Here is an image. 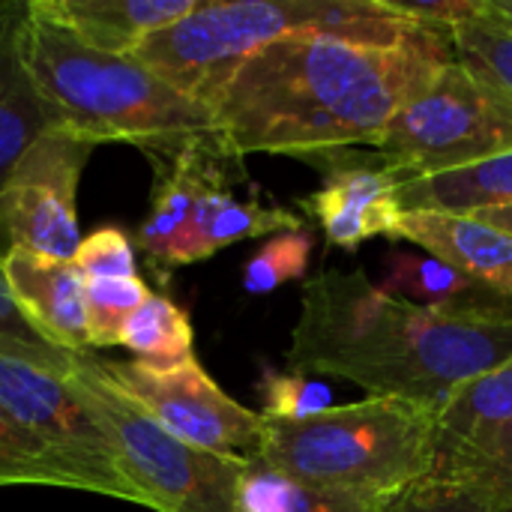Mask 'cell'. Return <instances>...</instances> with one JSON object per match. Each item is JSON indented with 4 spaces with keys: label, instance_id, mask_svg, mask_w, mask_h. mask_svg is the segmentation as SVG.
<instances>
[{
    "label": "cell",
    "instance_id": "cell-23",
    "mask_svg": "<svg viewBox=\"0 0 512 512\" xmlns=\"http://www.w3.org/2000/svg\"><path fill=\"white\" fill-rule=\"evenodd\" d=\"M390 512H510V501L501 483L474 474L435 471L402 492Z\"/></svg>",
    "mask_w": 512,
    "mask_h": 512
},
{
    "label": "cell",
    "instance_id": "cell-7",
    "mask_svg": "<svg viewBox=\"0 0 512 512\" xmlns=\"http://www.w3.org/2000/svg\"><path fill=\"white\" fill-rule=\"evenodd\" d=\"M399 177H429L512 153V93L456 54L375 138Z\"/></svg>",
    "mask_w": 512,
    "mask_h": 512
},
{
    "label": "cell",
    "instance_id": "cell-17",
    "mask_svg": "<svg viewBox=\"0 0 512 512\" xmlns=\"http://www.w3.org/2000/svg\"><path fill=\"white\" fill-rule=\"evenodd\" d=\"M24 33L27 3L0 0V186L18 156L51 129L48 108L27 66Z\"/></svg>",
    "mask_w": 512,
    "mask_h": 512
},
{
    "label": "cell",
    "instance_id": "cell-4",
    "mask_svg": "<svg viewBox=\"0 0 512 512\" xmlns=\"http://www.w3.org/2000/svg\"><path fill=\"white\" fill-rule=\"evenodd\" d=\"M300 33L402 45L435 30L396 15L387 0H198L189 15L147 36L132 57L210 108L249 57Z\"/></svg>",
    "mask_w": 512,
    "mask_h": 512
},
{
    "label": "cell",
    "instance_id": "cell-28",
    "mask_svg": "<svg viewBox=\"0 0 512 512\" xmlns=\"http://www.w3.org/2000/svg\"><path fill=\"white\" fill-rule=\"evenodd\" d=\"M483 12V9H480ZM453 48L462 60L480 66L489 72L498 84H504L512 93V33L501 24L474 15L468 21H459L450 30Z\"/></svg>",
    "mask_w": 512,
    "mask_h": 512
},
{
    "label": "cell",
    "instance_id": "cell-14",
    "mask_svg": "<svg viewBox=\"0 0 512 512\" xmlns=\"http://www.w3.org/2000/svg\"><path fill=\"white\" fill-rule=\"evenodd\" d=\"M393 240L414 243L512 300V234L486 225L474 213L411 210L399 216Z\"/></svg>",
    "mask_w": 512,
    "mask_h": 512
},
{
    "label": "cell",
    "instance_id": "cell-13",
    "mask_svg": "<svg viewBox=\"0 0 512 512\" xmlns=\"http://www.w3.org/2000/svg\"><path fill=\"white\" fill-rule=\"evenodd\" d=\"M3 273L21 315L48 345L87 354V279L72 261L12 246L3 252Z\"/></svg>",
    "mask_w": 512,
    "mask_h": 512
},
{
    "label": "cell",
    "instance_id": "cell-33",
    "mask_svg": "<svg viewBox=\"0 0 512 512\" xmlns=\"http://www.w3.org/2000/svg\"><path fill=\"white\" fill-rule=\"evenodd\" d=\"M483 18L501 24L504 30L512 33V0H483Z\"/></svg>",
    "mask_w": 512,
    "mask_h": 512
},
{
    "label": "cell",
    "instance_id": "cell-2",
    "mask_svg": "<svg viewBox=\"0 0 512 512\" xmlns=\"http://www.w3.org/2000/svg\"><path fill=\"white\" fill-rule=\"evenodd\" d=\"M285 357L291 372L441 411L459 387L512 360V321L444 318L363 270H324L303 285Z\"/></svg>",
    "mask_w": 512,
    "mask_h": 512
},
{
    "label": "cell",
    "instance_id": "cell-18",
    "mask_svg": "<svg viewBox=\"0 0 512 512\" xmlns=\"http://www.w3.org/2000/svg\"><path fill=\"white\" fill-rule=\"evenodd\" d=\"M231 156L234 153H228L225 147L195 150V153H186L183 159H177L174 165L156 171L150 210H147V219L138 225L135 240H138L141 252L147 255V261L159 273L165 270V261H168L174 243L186 231L207 177L216 171V165H222Z\"/></svg>",
    "mask_w": 512,
    "mask_h": 512
},
{
    "label": "cell",
    "instance_id": "cell-19",
    "mask_svg": "<svg viewBox=\"0 0 512 512\" xmlns=\"http://www.w3.org/2000/svg\"><path fill=\"white\" fill-rule=\"evenodd\" d=\"M399 210L477 213L512 204V153L429 177H399Z\"/></svg>",
    "mask_w": 512,
    "mask_h": 512
},
{
    "label": "cell",
    "instance_id": "cell-3",
    "mask_svg": "<svg viewBox=\"0 0 512 512\" xmlns=\"http://www.w3.org/2000/svg\"><path fill=\"white\" fill-rule=\"evenodd\" d=\"M24 54L51 126L96 147H138L156 171L186 153L225 147L204 102L174 90L132 54H102L84 45L66 27L36 15L30 0Z\"/></svg>",
    "mask_w": 512,
    "mask_h": 512
},
{
    "label": "cell",
    "instance_id": "cell-34",
    "mask_svg": "<svg viewBox=\"0 0 512 512\" xmlns=\"http://www.w3.org/2000/svg\"><path fill=\"white\" fill-rule=\"evenodd\" d=\"M474 216L483 219L486 225L498 228V231L512 234V204H507V207H492V210H477Z\"/></svg>",
    "mask_w": 512,
    "mask_h": 512
},
{
    "label": "cell",
    "instance_id": "cell-5",
    "mask_svg": "<svg viewBox=\"0 0 512 512\" xmlns=\"http://www.w3.org/2000/svg\"><path fill=\"white\" fill-rule=\"evenodd\" d=\"M438 411L369 396L300 420H267L261 462L324 489L399 498L438 468Z\"/></svg>",
    "mask_w": 512,
    "mask_h": 512
},
{
    "label": "cell",
    "instance_id": "cell-9",
    "mask_svg": "<svg viewBox=\"0 0 512 512\" xmlns=\"http://www.w3.org/2000/svg\"><path fill=\"white\" fill-rule=\"evenodd\" d=\"M102 366L108 378L177 441L243 462L261 459L267 420L234 402L198 360L165 369L138 360Z\"/></svg>",
    "mask_w": 512,
    "mask_h": 512
},
{
    "label": "cell",
    "instance_id": "cell-8",
    "mask_svg": "<svg viewBox=\"0 0 512 512\" xmlns=\"http://www.w3.org/2000/svg\"><path fill=\"white\" fill-rule=\"evenodd\" d=\"M69 360L72 351L48 342L0 339V408L57 453L81 477L84 492L147 507L144 495L120 471L96 417L66 387Z\"/></svg>",
    "mask_w": 512,
    "mask_h": 512
},
{
    "label": "cell",
    "instance_id": "cell-15",
    "mask_svg": "<svg viewBox=\"0 0 512 512\" xmlns=\"http://www.w3.org/2000/svg\"><path fill=\"white\" fill-rule=\"evenodd\" d=\"M198 0H30V9L66 27L102 54H132L147 36L180 21Z\"/></svg>",
    "mask_w": 512,
    "mask_h": 512
},
{
    "label": "cell",
    "instance_id": "cell-36",
    "mask_svg": "<svg viewBox=\"0 0 512 512\" xmlns=\"http://www.w3.org/2000/svg\"><path fill=\"white\" fill-rule=\"evenodd\" d=\"M510 512H512V510H510Z\"/></svg>",
    "mask_w": 512,
    "mask_h": 512
},
{
    "label": "cell",
    "instance_id": "cell-12",
    "mask_svg": "<svg viewBox=\"0 0 512 512\" xmlns=\"http://www.w3.org/2000/svg\"><path fill=\"white\" fill-rule=\"evenodd\" d=\"M237 156L225 159L222 165H216V171L207 177L192 219L186 225V231L180 234V240L174 243L165 270L171 267H186V264H198L210 255H216L225 246H234L240 240H252V237H276L285 231H300L303 216H297L288 207H276V204H264L258 198H237L234 195V180H243Z\"/></svg>",
    "mask_w": 512,
    "mask_h": 512
},
{
    "label": "cell",
    "instance_id": "cell-11",
    "mask_svg": "<svg viewBox=\"0 0 512 512\" xmlns=\"http://www.w3.org/2000/svg\"><path fill=\"white\" fill-rule=\"evenodd\" d=\"M324 168V183L300 201L330 246L354 252L372 237H393L399 210V171L381 153L330 150L306 156Z\"/></svg>",
    "mask_w": 512,
    "mask_h": 512
},
{
    "label": "cell",
    "instance_id": "cell-24",
    "mask_svg": "<svg viewBox=\"0 0 512 512\" xmlns=\"http://www.w3.org/2000/svg\"><path fill=\"white\" fill-rule=\"evenodd\" d=\"M0 486H57L81 489V477L39 438L24 432L0 408Z\"/></svg>",
    "mask_w": 512,
    "mask_h": 512
},
{
    "label": "cell",
    "instance_id": "cell-22",
    "mask_svg": "<svg viewBox=\"0 0 512 512\" xmlns=\"http://www.w3.org/2000/svg\"><path fill=\"white\" fill-rule=\"evenodd\" d=\"M123 345L147 366H177L195 360V333L189 315L165 294H150L132 315L123 333Z\"/></svg>",
    "mask_w": 512,
    "mask_h": 512
},
{
    "label": "cell",
    "instance_id": "cell-26",
    "mask_svg": "<svg viewBox=\"0 0 512 512\" xmlns=\"http://www.w3.org/2000/svg\"><path fill=\"white\" fill-rule=\"evenodd\" d=\"M312 231H285L270 237L243 267V291L246 294H270L285 282L303 279L312 258Z\"/></svg>",
    "mask_w": 512,
    "mask_h": 512
},
{
    "label": "cell",
    "instance_id": "cell-32",
    "mask_svg": "<svg viewBox=\"0 0 512 512\" xmlns=\"http://www.w3.org/2000/svg\"><path fill=\"white\" fill-rule=\"evenodd\" d=\"M0 339H21V342H45L33 327L30 321L21 315L12 291H9V282H6V273H3V255H0Z\"/></svg>",
    "mask_w": 512,
    "mask_h": 512
},
{
    "label": "cell",
    "instance_id": "cell-16",
    "mask_svg": "<svg viewBox=\"0 0 512 512\" xmlns=\"http://www.w3.org/2000/svg\"><path fill=\"white\" fill-rule=\"evenodd\" d=\"M384 291L456 321H512V300L468 273L414 252H393L384 270Z\"/></svg>",
    "mask_w": 512,
    "mask_h": 512
},
{
    "label": "cell",
    "instance_id": "cell-10",
    "mask_svg": "<svg viewBox=\"0 0 512 512\" xmlns=\"http://www.w3.org/2000/svg\"><path fill=\"white\" fill-rule=\"evenodd\" d=\"M96 144L51 126L9 168L0 186V234L12 246L72 261L81 246L78 180Z\"/></svg>",
    "mask_w": 512,
    "mask_h": 512
},
{
    "label": "cell",
    "instance_id": "cell-6",
    "mask_svg": "<svg viewBox=\"0 0 512 512\" xmlns=\"http://www.w3.org/2000/svg\"><path fill=\"white\" fill-rule=\"evenodd\" d=\"M66 387L108 435L126 480L156 512H240L237 483L243 459L189 447L156 426L105 372L102 360L72 354Z\"/></svg>",
    "mask_w": 512,
    "mask_h": 512
},
{
    "label": "cell",
    "instance_id": "cell-25",
    "mask_svg": "<svg viewBox=\"0 0 512 512\" xmlns=\"http://www.w3.org/2000/svg\"><path fill=\"white\" fill-rule=\"evenodd\" d=\"M153 291L141 276L132 279H90L87 282V336L90 348L123 345L126 324L147 303Z\"/></svg>",
    "mask_w": 512,
    "mask_h": 512
},
{
    "label": "cell",
    "instance_id": "cell-30",
    "mask_svg": "<svg viewBox=\"0 0 512 512\" xmlns=\"http://www.w3.org/2000/svg\"><path fill=\"white\" fill-rule=\"evenodd\" d=\"M435 471L474 474V477H486L492 483L507 486L512 480V423L492 432L489 438L471 444V447H462L456 453L441 456Z\"/></svg>",
    "mask_w": 512,
    "mask_h": 512
},
{
    "label": "cell",
    "instance_id": "cell-27",
    "mask_svg": "<svg viewBox=\"0 0 512 512\" xmlns=\"http://www.w3.org/2000/svg\"><path fill=\"white\" fill-rule=\"evenodd\" d=\"M261 417L273 423H300L333 408V393L321 381L300 372L264 369L258 381Z\"/></svg>",
    "mask_w": 512,
    "mask_h": 512
},
{
    "label": "cell",
    "instance_id": "cell-21",
    "mask_svg": "<svg viewBox=\"0 0 512 512\" xmlns=\"http://www.w3.org/2000/svg\"><path fill=\"white\" fill-rule=\"evenodd\" d=\"M507 423H512V360L459 387L438 411V459L489 438Z\"/></svg>",
    "mask_w": 512,
    "mask_h": 512
},
{
    "label": "cell",
    "instance_id": "cell-35",
    "mask_svg": "<svg viewBox=\"0 0 512 512\" xmlns=\"http://www.w3.org/2000/svg\"><path fill=\"white\" fill-rule=\"evenodd\" d=\"M504 489H507V501H510V510H512V480L504 486Z\"/></svg>",
    "mask_w": 512,
    "mask_h": 512
},
{
    "label": "cell",
    "instance_id": "cell-1",
    "mask_svg": "<svg viewBox=\"0 0 512 512\" xmlns=\"http://www.w3.org/2000/svg\"><path fill=\"white\" fill-rule=\"evenodd\" d=\"M456 60L450 33L402 45L300 33L249 57L210 105L234 156H315L375 144L393 114Z\"/></svg>",
    "mask_w": 512,
    "mask_h": 512
},
{
    "label": "cell",
    "instance_id": "cell-31",
    "mask_svg": "<svg viewBox=\"0 0 512 512\" xmlns=\"http://www.w3.org/2000/svg\"><path fill=\"white\" fill-rule=\"evenodd\" d=\"M387 6L420 24V27H429V30H444L450 33L459 21H468L474 15H480L483 9V0H438V3H417V0H387Z\"/></svg>",
    "mask_w": 512,
    "mask_h": 512
},
{
    "label": "cell",
    "instance_id": "cell-29",
    "mask_svg": "<svg viewBox=\"0 0 512 512\" xmlns=\"http://www.w3.org/2000/svg\"><path fill=\"white\" fill-rule=\"evenodd\" d=\"M81 276L90 279H132L135 273V249L126 231L105 225L87 234L72 258Z\"/></svg>",
    "mask_w": 512,
    "mask_h": 512
},
{
    "label": "cell",
    "instance_id": "cell-20",
    "mask_svg": "<svg viewBox=\"0 0 512 512\" xmlns=\"http://www.w3.org/2000/svg\"><path fill=\"white\" fill-rule=\"evenodd\" d=\"M396 498L324 489L291 480L261 459L246 462L237 483L240 512H390Z\"/></svg>",
    "mask_w": 512,
    "mask_h": 512
}]
</instances>
